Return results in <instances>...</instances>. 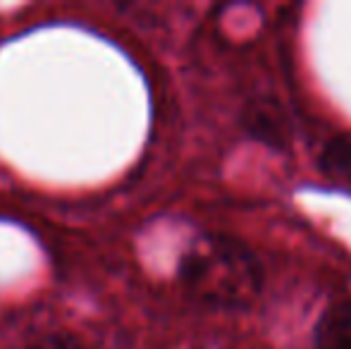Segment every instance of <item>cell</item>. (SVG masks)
Here are the masks:
<instances>
[{
    "label": "cell",
    "instance_id": "obj_1",
    "mask_svg": "<svg viewBox=\"0 0 351 349\" xmlns=\"http://www.w3.org/2000/svg\"><path fill=\"white\" fill-rule=\"evenodd\" d=\"M177 273L189 299L222 311L254 306L265 282L256 254L227 234H204L191 242Z\"/></svg>",
    "mask_w": 351,
    "mask_h": 349
},
{
    "label": "cell",
    "instance_id": "obj_2",
    "mask_svg": "<svg viewBox=\"0 0 351 349\" xmlns=\"http://www.w3.org/2000/svg\"><path fill=\"white\" fill-rule=\"evenodd\" d=\"M244 130L270 149H287L291 141V122L275 98H256L241 115Z\"/></svg>",
    "mask_w": 351,
    "mask_h": 349
},
{
    "label": "cell",
    "instance_id": "obj_3",
    "mask_svg": "<svg viewBox=\"0 0 351 349\" xmlns=\"http://www.w3.org/2000/svg\"><path fill=\"white\" fill-rule=\"evenodd\" d=\"M313 349H351V299L325 309L315 326Z\"/></svg>",
    "mask_w": 351,
    "mask_h": 349
},
{
    "label": "cell",
    "instance_id": "obj_4",
    "mask_svg": "<svg viewBox=\"0 0 351 349\" xmlns=\"http://www.w3.org/2000/svg\"><path fill=\"white\" fill-rule=\"evenodd\" d=\"M318 168L335 184L351 189V132L337 134L325 144L323 154L318 158Z\"/></svg>",
    "mask_w": 351,
    "mask_h": 349
},
{
    "label": "cell",
    "instance_id": "obj_5",
    "mask_svg": "<svg viewBox=\"0 0 351 349\" xmlns=\"http://www.w3.org/2000/svg\"><path fill=\"white\" fill-rule=\"evenodd\" d=\"M27 349H88L79 340L77 335L65 330H56V333H46L38 340H34Z\"/></svg>",
    "mask_w": 351,
    "mask_h": 349
}]
</instances>
